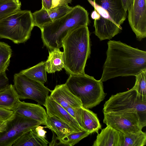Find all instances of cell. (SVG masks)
I'll list each match as a JSON object with an SVG mask.
<instances>
[{
	"label": "cell",
	"instance_id": "6da1fadb",
	"mask_svg": "<svg viewBox=\"0 0 146 146\" xmlns=\"http://www.w3.org/2000/svg\"><path fill=\"white\" fill-rule=\"evenodd\" d=\"M106 58L100 80L103 82L118 76H136L146 70V52L120 41L108 42Z\"/></svg>",
	"mask_w": 146,
	"mask_h": 146
},
{
	"label": "cell",
	"instance_id": "7a4b0ae2",
	"mask_svg": "<svg viewBox=\"0 0 146 146\" xmlns=\"http://www.w3.org/2000/svg\"><path fill=\"white\" fill-rule=\"evenodd\" d=\"M64 68L70 75L83 74L91 53L90 33L88 26L77 27L64 40Z\"/></svg>",
	"mask_w": 146,
	"mask_h": 146
},
{
	"label": "cell",
	"instance_id": "3957f363",
	"mask_svg": "<svg viewBox=\"0 0 146 146\" xmlns=\"http://www.w3.org/2000/svg\"><path fill=\"white\" fill-rule=\"evenodd\" d=\"M88 13L80 5L72 7L63 17L44 26L41 29L44 45L52 50L62 47L63 40L74 29L89 24Z\"/></svg>",
	"mask_w": 146,
	"mask_h": 146
},
{
	"label": "cell",
	"instance_id": "277c9868",
	"mask_svg": "<svg viewBox=\"0 0 146 146\" xmlns=\"http://www.w3.org/2000/svg\"><path fill=\"white\" fill-rule=\"evenodd\" d=\"M70 91L81 100L83 107L92 108L104 99L103 82L84 74L70 75L65 83Z\"/></svg>",
	"mask_w": 146,
	"mask_h": 146
},
{
	"label": "cell",
	"instance_id": "5b68a950",
	"mask_svg": "<svg viewBox=\"0 0 146 146\" xmlns=\"http://www.w3.org/2000/svg\"><path fill=\"white\" fill-rule=\"evenodd\" d=\"M34 27L31 11L18 10L0 20V38L15 44L24 43L30 38Z\"/></svg>",
	"mask_w": 146,
	"mask_h": 146
},
{
	"label": "cell",
	"instance_id": "8992f818",
	"mask_svg": "<svg viewBox=\"0 0 146 146\" xmlns=\"http://www.w3.org/2000/svg\"><path fill=\"white\" fill-rule=\"evenodd\" d=\"M103 112L137 113L142 125L146 126V96L139 95L132 88L112 95L104 105Z\"/></svg>",
	"mask_w": 146,
	"mask_h": 146
},
{
	"label": "cell",
	"instance_id": "52a82bcc",
	"mask_svg": "<svg viewBox=\"0 0 146 146\" xmlns=\"http://www.w3.org/2000/svg\"><path fill=\"white\" fill-rule=\"evenodd\" d=\"M40 122L13 112L0 126V146H11L23 135L37 126Z\"/></svg>",
	"mask_w": 146,
	"mask_h": 146
},
{
	"label": "cell",
	"instance_id": "ba28073f",
	"mask_svg": "<svg viewBox=\"0 0 146 146\" xmlns=\"http://www.w3.org/2000/svg\"><path fill=\"white\" fill-rule=\"evenodd\" d=\"M13 85L20 99H30L44 106L51 90L44 84L32 80L20 72L14 75Z\"/></svg>",
	"mask_w": 146,
	"mask_h": 146
},
{
	"label": "cell",
	"instance_id": "9c48e42d",
	"mask_svg": "<svg viewBox=\"0 0 146 146\" xmlns=\"http://www.w3.org/2000/svg\"><path fill=\"white\" fill-rule=\"evenodd\" d=\"M103 123L124 134L136 133L143 127L136 112H104Z\"/></svg>",
	"mask_w": 146,
	"mask_h": 146
},
{
	"label": "cell",
	"instance_id": "30bf717a",
	"mask_svg": "<svg viewBox=\"0 0 146 146\" xmlns=\"http://www.w3.org/2000/svg\"><path fill=\"white\" fill-rule=\"evenodd\" d=\"M100 15L99 19L94 20V33L100 40L111 39L122 29L116 25L110 16L108 12L92 0H87Z\"/></svg>",
	"mask_w": 146,
	"mask_h": 146
},
{
	"label": "cell",
	"instance_id": "8fae6325",
	"mask_svg": "<svg viewBox=\"0 0 146 146\" xmlns=\"http://www.w3.org/2000/svg\"><path fill=\"white\" fill-rule=\"evenodd\" d=\"M127 11L129 25L137 39L141 41L146 36V0H133Z\"/></svg>",
	"mask_w": 146,
	"mask_h": 146
},
{
	"label": "cell",
	"instance_id": "7c38bea8",
	"mask_svg": "<svg viewBox=\"0 0 146 146\" xmlns=\"http://www.w3.org/2000/svg\"><path fill=\"white\" fill-rule=\"evenodd\" d=\"M66 110L77 121L82 130L98 133L101 125L97 115L88 109L83 107L73 108L70 106Z\"/></svg>",
	"mask_w": 146,
	"mask_h": 146
},
{
	"label": "cell",
	"instance_id": "4fadbf2b",
	"mask_svg": "<svg viewBox=\"0 0 146 146\" xmlns=\"http://www.w3.org/2000/svg\"><path fill=\"white\" fill-rule=\"evenodd\" d=\"M50 93V96L64 109L69 106L83 107L80 100L70 91L65 84L56 85Z\"/></svg>",
	"mask_w": 146,
	"mask_h": 146
},
{
	"label": "cell",
	"instance_id": "5bb4252c",
	"mask_svg": "<svg viewBox=\"0 0 146 146\" xmlns=\"http://www.w3.org/2000/svg\"><path fill=\"white\" fill-rule=\"evenodd\" d=\"M13 112L39 121L47 127L48 115L44 108L38 104L20 101Z\"/></svg>",
	"mask_w": 146,
	"mask_h": 146
},
{
	"label": "cell",
	"instance_id": "9a60e30c",
	"mask_svg": "<svg viewBox=\"0 0 146 146\" xmlns=\"http://www.w3.org/2000/svg\"><path fill=\"white\" fill-rule=\"evenodd\" d=\"M44 106L48 115L58 118L70 125L76 131L83 130L76 120L50 96L47 98Z\"/></svg>",
	"mask_w": 146,
	"mask_h": 146
},
{
	"label": "cell",
	"instance_id": "2e32d148",
	"mask_svg": "<svg viewBox=\"0 0 146 146\" xmlns=\"http://www.w3.org/2000/svg\"><path fill=\"white\" fill-rule=\"evenodd\" d=\"M93 1L106 11L113 21L121 27L126 19L127 12L123 7L121 0H94Z\"/></svg>",
	"mask_w": 146,
	"mask_h": 146
},
{
	"label": "cell",
	"instance_id": "e0dca14e",
	"mask_svg": "<svg viewBox=\"0 0 146 146\" xmlns=\"http://www.w3.org/2000/svg\"><path fill=\"white\" fill-rule=\"evenodd\" d=\"M123 133L109 125L98 133L93 146H123Z\"/></svg>",
	"mask_w": 146,
	"mask_h": 146
},
{
	"label": "cell",
	"instance_id": "ac0fdd59",
	"mask_svg": "<svg viewBox=\"0 0 146 146\" xmlns=\"http://www.w3.org/2000/svg\"><path fill=\"white\" fill-rule=\"evenodd\" d=\"M20 101L19 96L13 85L11 84L0 91V108L12 111L17 107Z\"/></svg>",
	"mask_w": 146,
	"mask_h": 146
},
{
	"label": "cell",
	"instance_id": "d6986e66",
	"mask_svg": "<svg viewBox=\"0 0 146 146\" xmlns=\"http://www.w3.org/2000/svg\"><path fill=\"white\" fill-rule=\"evenodd\" d=\"M49 142L45 138L39 136L35 128L23 135L13 146H47Z\"/></svg>",
	"mask_w": 146,
	"mask_h": 146
},
{
	"label": "cell",
	"instance_id": "ffe728a7",
	"mask_svg": "<svg viewBox=\"0 0 146 146\" xmlns=\"http://www.w3.org/2000/svg\"><path fill=\"white\" fill-rule=\"evenodd\" d=\"M49 54L45 62L46 72L51 73L62 70L64 67L63 52L59 49L55 48L49 52Z\"/></svg>",
	"mask_w": 146,
	"mask_h": 146
},
{
	"label": "cell",
	"instance_id": "44dd1931",
	"mask_svg": "<svg viewBox=\"0 0 146 146\" xmlns=\"http://www.w3.org/2000/svg\"><path fill=\"white\" fill-rule=\"evenodd\" d=\"M47 121V128L56 135V137L59 140L69 134L76 131L68 124L54 116L48 115Z\"/></svg>",
	"mask_w": 146,
	"mask_h": 146
},
{
	"label": "cell",
	"instance_id": "7402d4cb",
	"mask_svg": "<svg viewBox=\"0 0 146 146\" xmlns=\"http://www.w3.org/2000/svg\"><path fill=\"white\" fill-rule=\"evenodd\" d=\"M46 72L45 62L42 61L20 72L32 80L44 84L47 81Z\"/></svg>",
	"mask_w": 146,
	"mask_h": 146
},
{
	"label": "cell",
	"instance_id": "603a6c76",
	"mask_svg": "<svg viewBox=\"0 0 146 146\" xmlns=\"http://www.w3.org/2000/svg\"><path fill=\"white\" fill-rule=\"evenodd\" d=\"M123 146H144L146 144V134L141 131L136 133H123Z\"/></svg>",
	"mask_w": 146,
	"mask_h": 146
},
{
	"label": "cell",
	"instance_id": "cb8c5ba5",
	"mask_svg": "<svg viewBox=\"0 0 146 146\" xmlns=\"http://www.w3.org/2000/svg\"><path fill=\"white\" fill-rule=\"evenodd\" d=\"M91 134L90 132L84 130L75 131L66 135L59 141L63 145L73 146Z\"/></svg>",
	"mask_w": 146,
	"mask_h": 146
},
{
	"label": "cell",
	"instance_id": "d4e9b609",
	"mask_svg": "<svg viewBox=\"0 0 146 146\" xmlns=\"http://www.w3.org/2000/svg\"><path fill=\"white\" fill-rule=\"evenodd\" d=\"M12 54L11 46L4 42H0V74L7 69Z\"/></svg>",
	"mask_w": 146,
	"mask_h": 146
},
{
	"label": "cell",
	"instance_id": "484cf974",
	"mask_svg": "<svg viewBox=\"0 0 146 146\" xmlns=\"http://www.w3.org/2000/svg\"><path fill=\"white\" fill-rule=\"evenodd\" d=\"M32 15L34 26L38 27L40 30L45 25L52 22L48 11L43 7L32 13Z\"/></svg>",
	"mask_w": 146,
	"mask_h": 146
},
{
	"label": "cell",
	"instance_id": "4316f807",
	"mask_svg": "<svg viewBox=\"0 0 146 146\" xmlns=\"http://www.w3.org/2000/svg\"><path fill=\"white\" fill-rule=\"evenodd\" d=\"M21 5L14 0L0 2V20L21 10Z\"/></svg>",
	"mask_w": 146,
	"mask_h": 146
},
{
	"label": "cell",
	"instance_id": "83f0119b",
	"mask_svg": "<svg viewBox=\"0 0 146 146\" xmlns=\"http://www.w3.org/2000/svg\"><path fill=\"white\" fill-rule=\"evenodd\" d=\"M135 76V83L133 88L139 95L146 96V70L141 72Z\"/></svg>",
	"mask_w": 146,
	"mask_h": 146
},
{
	"label": "cell",
	"instance_id": "f1b7e54d",
	"mask_svg": "<svg viewBox=\"0 0 146 146\" xmlns=\"http://www.w3.org/2000/svg\"><path fill=\"white\" fill-rule=\"evenodd\" d=\"M72 8V7L67 5L50 9L48 10V12L50 18L53 22L65 15Z\"/></svg>",
	"mask_w": 146,
	"mask_h": 146
},
{
	"label": "cell",
	"instance_id": "f546056e",
	"mask_svg": "<svg viewBox=\"0 0 146 146\" xmlns=\"http://www.w3.org/2000/svg\"><path fill=\"white\" fill-rule=\"evenodd\" d=\"M9 82L5 72L0 74V91L4 90L9 85Z\"/></svg>",
	"mask_w": 146,
	"mask_h": 146
},
{
	"label": "cell",
	"instance_id": "4dcf8cb0",
	"mask_svg": "<svg viewBox=\"0 0 146 146\" xmlns=\"http://www.w3.org/2000/svg\"><path fill=\"white\" fill-rule=\"evenodd\" d=\"M72 0H52V6L50 9L68 5L71 3Z\"/></svg>",
	"mask_w": 146,
	"mask_h": 146
},
{
	"label": "cell",
	"instance_id": "1f68e13d",
	"mask_svg": "<svg viewBox=\"0 0 146 146\" xmlns=\"http://www.w3.org/2000/svg\"><path fill=\"white\" fill-rule=\"evenodd\" d=\"M12 111L0 108V120L5 121L13 113Z\"/></svg>",
	"mask_w": 146,
	"mask_h": 146
},
{
	"label": "cell",
	"instance_id": "d6a6232c",
	"mask_svg": "<svg viewBox=\"0 0 146 146\" xmlns=\"http://www.w3.org/2000/svg\"><path fill=\"white\" fill-rule=\"evenodd\" d=\"M44 128H47V127L46 126L44 127L39 125L35 128V130L36 133L39 136L45 138L46 134L47 132L46 131L43 129Z\"/></svg>",
	"mask_w": 146,
	"mask_h": 146
},
{
	"label": "cell",
	"instance_id": "836d02e7",
	"mask_svg": "<svg viewBox=\"0 0 146 146\" xmlns=\"http://www.w3.org/2000/svg\"><path fill=\"white\" fill-rule=\"evenodd\" d=\"M133 0H121V1L123 8L127 11L131 7Z\"/></svg>",
	"mask_w": 146,
	"mask_h": 146
},
{
	"label": "cell",
	"instance_id": "e575fe53",
	"mask_svg": "<svg viewBox=\"0 0 146 146\" xmlns=\"http://www.w3.org/2000/svg\"><path fill=\"white\" fill-rule=\"evenodd\" d=\"M52 0H42V7L47 10H49L51 7Z\"/></svg>",
	"mask_w": 146,
	"mask_h": 146
},
{
	"label": "cell",
	"instance_id": "d590c367",
	"mask_svg": "<svg viewBox=\"0 0 146 146\" xmlns=\"http://www.w3.org/2000/svg\"><path fill=\"white\" fill-rule=\"evenodd\" d=\"M92 18L94 20H98L100 19V15L94 9L91 14Z\"/></svg>",
	"mask_w": 146,
	"mask_h": 146
},
{
	"label": "cell",
	"instance_id": "8d00e7d4",
	"mask_svg": "<svg viewBox=\"0 0 146 146\" xmlns=\"http://www.w3.org/2000/svg\"><path fill=\"white\" fill-rule=\"evenodd\" d=\"M14 1L16 3L18 4H21V3L19 1V0H14Z\"/></svg>",
	"mask_w": 146,
	"mask_h": 146
},
{
	"label": "cell",
	"instance_id": "74e56055",
	"mask_svg": "<svg viewBox=\"0 0 146 146\" xmlns=\"http://www.w3.org/2000/svg\"><path fill=\"white\" fill-rule=\"evenodd\" d=\"M5 121L0 120V126Z\"/></svg>",
	"mask_w": 146,
	"mask_h": 146
},
{
	"label": "cell",
	"instance_id": "f35d334b",
	"mask_svg": "<svg viewBox=\"0 0 146 146\" xmlns=\"http://www.w3.org/2000/svg\"><path fill=\"white\" fill-rule=\"evenodd\" d=\"M12 0H0V2L9 1H12Z\"/></svg>",
	"mask_w": 146,
	"mask_h": 146
}]
</instances>
